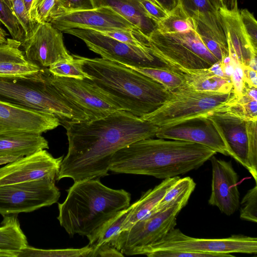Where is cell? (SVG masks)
<instances>
[{
	"label": "cell",
	"instance_id": "obj_1",
	"mask_svg": "<svg viewBox=\"0 0 257 257\" xmlns=\"http://www.w3.org/2000/svg\"><path fill=\"white\" fill-rule=\"evenodd\" d=\"M68 141L56 180L74 182L108 175L113 154L137 141L154 138L158 126L131 112L119 110L105 117L84 121H65Z\"/></svg>",
	"mask_w": 257,
	"mask_h": 257
},
{
	"label": "cell",
	"instance_id": "obj_16",
	"mask_svg": "<svg viewBox=\"0 0 257 257\" xmlns=\"http://www.w3.org/2000/svg\"><path fill=\"white\" fill-rule=\"evenodd\" d=\"M158 138L189 142L205 146L216 153L229 156L226 145L212 120L207 116L187 119L159 127Z\"/></svg>",
	"mask_w": 257,
	"mask_h": 257
},
{
	"label": "cell",
	"instance_id": "obj_10",
	"mask_svg": "<svg viewBox=\"0 0 257 257\" xmlns=\"http://www.w3.org/2000/svg\"><path fill=\"white\" fill-rule=\"evenodd\" d=\"M62 32L78 38L84 42L90 50L104 59L135 67H168L153 56L148 48L125 44L95 30L72 28L64 30Z\"/></svg>",
	"mask_w": 257,
	"mask_h": 257
},
{
	"label": "cell",
	"instance_id": "obj_50",
	"mask_svg": "<svg viewBox=\"0 0 257 257\" xmlns=\"http://www.w3.org/2000/svg\"><path fill=\"white\" fill-rule=\"evenodd\" d=\"M8 36H9V34L6 30L0 26V44H5L7 42L9 38Z\"/></svg>",
	"mask_w": 257,
	"mask_h": 257
},
{
	"label": "cell",
	"instance_id": "obj_26",
	"mask_svg": "<svg viewBox=\"0 0 257 257\" xmlns=\"http://www.w3.org/2000/svg\"><path fill=\"white\" fill-rule=\"evenodd\" d=\"M215 111L224 112L245 121H256V88L243 82L241 94L237 96L232 92L229 98Z\"/></svg>",
	"mask_w": 257,
	"mask_h": 257
},
{
	"label": "cell",
	"instance_id": "obj_6",
	"mask_svg": "<svg viewBox=\"0 0 257 257\" xmlns=\"http://www.w3.org/2000/svg\"><path fill=\"white\" fill-rule=\"evenodd\" d=\"M148 44L151 54L166 65L201 69L219 63L195 30L165 34L156 29L148 38Z\"/></svg>",
	"mask_w": 257,
	"mask_h": 257
},
{
	"label": "cell",
	"instance_id": "obj_29",
	"mask_svg": "<svg viewBox=\"0 0 257 257\" xmlns=\"http://www.w3.org/2000/svg\"><path fill=\"white\" fill-rule=\"evenodd\" d=\"M196 183L190 177L179 178L166 192L153 210L166 209L176 203H187Z\"/></svg>",
	"mask_w": 257,
	"mask_h": 257
},
{
	"label": "cell",
	"instance_id": "obj_49",
	"mask_svg": "<svg viewBox=\"0 0 257 257\" xmlns=\"http://www.w3.org/2000/svg\"><path fill=\"white\" fill-rule=\"evenodd\" d=\"M222 7L229 11L237 10V0H221Z\"/></svg>",
	"mask_w": 257,
	"mask_h": 257
},
{
	"label": "cell",
	"instance_id": "obj_53",
	"mask_svg": "<svg viewBox=\"0 0 257 257\" xmlns=\"http://www.w3.org/2000/svg\"><path fill=\"white\" fill-rule=\"evenodd\" d=\"M42 1H43V0H33V1L32 2V5H31V9H30V14H29L30 18L31 14L34 11V10L35 9V8L38 6V5Z\"/></svg>",
	"mask_w": 257,
	"mask_h": 257
},
{
	"label": "cell",
	"instance_id": "obj_27",
	"mask_svg": "<svg viewBox=\"0 0 257 257\" xmlns=\"http://www.w3.org/2000/svg\"><path fill=\"white\" fill-rule=\"evenodd\" d=\"M17 216H3L0 226V252L8 253L10 257H18L19 252L28 245Z\"/></svg>",
	"mask_w": 257,
	"mask_h": 257
},
{
	"label": "cell",
	"instance_id": "obj_45",
	"mask_svg": "<svg viewBox=\"0 0 257 257\" xmlns=\"http://www.w3.org/2000/svg\"><path fill=\"white\" fill-rule=\"evenodd\" d=\"M139 1L148 17L157 25L168 15V13L163 9L149 0H139Z\"/></svg>",
	"mask_w": 257,
	"mask_h": 257
},
{
	"label": "cell",
	"instance_id": "obj_9",
	"mask_svg": "<svg viewBox=\"0 0 257 257\" xmlns=\"http://www.w3.org/2000/svg\"><path fill=\"white\" fill-rule=\"evenodd\" d=\"M165 250L256 254L257 238L243 235L217 239L198 238L188 236L174 227L161 239L144 249L141 254Z\"/></svg>",
	"mask_w": 257,
	"mask_h": 257
},
{
	"label": "cell",
	"instance_id": "obj_47",
	"mask_svg": "<svg viewBox=\"0 0 257 257\" xmlns=\"http://www.w3.org/2000/svg\"><path fill=\"white\" fill-rule=\"evenodd\" d=\"M243 74V82L250 87L257 86L256 71L248 66L241 67Z\"/></svg>",
	"mask_w": 257,
	"mask_h": 257
},
{
	"label": "cell",
	"instance_id": "obj_33",
	"mask_svg": "<svg viewBox=\"0 0 257 257\" xmlns=\"http://www.w3.org/2000/svg\"><path fill=\"white\" fill-rule=\"evenodd\" d=\"M73 58L70 60H63L57 62L50 67V72L54 76L69 77L75 79H89L83 71L82 62L80 56L72 55Z\"/></svg>",
	"mask_w": 257,
	"mask_h": 257
},
{
	"label": "cell",
	"instance_id": "obj_46",
	"mask_svg": "<svg viewBox=\"0 0 257 257\" xmlns=\"http://www.w3.org/2000/svg\"><path fill=\"white\" fill-rule=\"evenodd\" d=\"M123 256L124 254L110 244H106L100 246L93 255V257H119Z\"/></svg>",
	"mask_w": 257,
	"mask_h": 257
},
{
	"label": "cell",
	"instance_id": "obj_34",
	"mask_svg": "<svg viewBox=\"0 0 257 257\" xmlns=\"http://www.w3.org/2000/svg\"><path fill=\"white\" fill-rule=\"evenodd\" d=\"M0 23L8 30L12 39L21 42L23 41L24 30L12 6L4 0H0Z\"/></svg>",
	"mask_w": 257,
	"mask_h": 257
},
{
	"label": "cell",
	"instance_id": "obj_2",
	"mask_svg": "<svg viewBox=\"0 0 257 257\" xmlns=\"http://www.w3.org/2000/svg\"><path fill=\"white\" fill-rule=\"evenodd\" d=\"M216 154L194 143L151 138L137 141L116 152L109 171L165 179L197 169Z\"/></svg>",
	"mask_w": 257,
	"mask_h": 257
},
{
	"label": "cell",
	"instance_id": "obj_55",
	"mask_svg": "<svg viewBox=\"0 0 257 257\" xmlns=\"http://www.w3.org/2000/svg\"><path fill=\"white\" fill-rule=\"evenodd\" d=\"M4 1H6L7 3H8L9 5H10L12 6L11 2L9 0H4Z\"/></svg>",
	"mask_w": 257,
	"mask_h": 257
},
{
	"label": "cell",
	"instance_id": "obj_51",
	"mask_svg": "<svg viewBox=\"0 0 257 257\" xmlns=\"http://www.w3.org/2000/svg\"><path fill=\"white\" fill-rule=\"evenodd\" d=\"M19 159L16 157H8L0 159V164H7Z\"/></svg>",
	"mask_w": 257,
	"mask_h": 257
},
{
	"label": "cell",
	"instance_id": "obj_44",
	"mask_svg": "<svg viewBox=\"0 0 257 257\" xmlns=\"http://www.w3.org/2000/svg\"><path fill=\"white\" fill-rule=\"evenodd\" d=\"M62 13L95 8L94 0H57Z\"/></svg>",
	"mask_w": 257,
	"mask_h": 257
},
{
	"label": "cell",
	"instance_id": "obj_7",
	"mask_svg": "<svg viewBox=\"0 0 257 257\" xmlns=\"http://www.w3.org/2000/svg\"><path fill=\"white\" fill-rule=\"evenodd\" d=\"M232 92L199 91L186 86L171 92L170 97L163 104L141 117L161 127L206 116L224 103Z\"/></svg>",
	"mask_w": 257,
	"mask_h": 257
},
{
	"label": "cell",
	"instance_id": "obj_20",
	"mask_svg": "<svg viewBox=\"0 0 257 257\" xmlns=\"http://www.w3.org/2000/svg\"><path fill=\"white\" fill-rule=\"evenodd\" d=\"M227 40L229 55L234 57L241 67L248 66L257 53L252 49L243 27L238 10L219 9Z\"/></svg>",
	"mask_w": 257,
	"mask_h": 257
},
{
	"label": "cell",
	"instance_id": "obj_54",
	"mask_svg": "<svg viewBox=\"0 0 257 257\" xmlns=\"http://www.w3.org/2000/svg\"><path fill=\"white\" fill-rule=\"evenodd\" d=\"M24 1L25 3V5L26 9L29 13V15L31 5H32L33 0H24Z\"/></svg>",
	"mask_w": 257,
	"mask_h": 257
},
{
	"label": "cell",
	"instance_id": "obj_18",
	"mask_svg": "<svg viewBox=\"0 0 257 257\" xmlns=\"http://www.w3.org/2000/svg\"><path fill=\"white\" fill-rule=\"evenodd\" d=\"M60 125L54 115L0 100V130L42 134Z\"/></svg>",
	"mask_w": 257,
	"mask_h": 257
},
{
	"label": "cell",
	"instance_id": "obj_21",
	"mask_svg": "<svg viewBox=\"0 0 257 257\" xmlns=\"http://www.w3.org/2000/svg\"><path fill=\"white\" fill-rule=\"evenodd\" d=\"M48 149V142L40 134L0 130V159L20 158Z\"/></svg>",
	"mask_w": 257,
	"mask_h": 257
},
{
	"label": "cell",
	"instance_id": "obj_52",
	"mask_svg": "<svg viewBox=\"0 0 257 257\" xmlns=\"http://www.w3.org/2000/svg\"><path fill=\"white\" fill-rule=\"evenodd\" d=\"M212 5L218 10L222 7L221 0H209Z\"/></svg>",
	"mask_w": 257,
	"mask_h": 257
},
{
	"label": "cell",
	"instance_id": "obj_23",
	"mask_svg": "<svg viewBox=\"0 0 257 257\" xmlns=\"http://www.w3.org/2000/svg\"><path fill=\"white\" fill-rule=\"evenodd\" d=\"M178 3L192 19L194 26H200L209 31L227 45L219 10L209 0H178Z\"/></svg>",
	"mask_w": 257,
	"mask_h": 257
},
{
	"label": "cell",
	"instance_id": "obj_22",
	"mask_svg": "<svg viewBox=\"0 0 257 257\" xmlns=\"http://www.w3.org/2000/svg\"><path fill=\"white\" fill-rule=\"evenodd\" d=\"M167 67L181 76L187 87L192 90L219 93L232 92L231 78L218 75L211 66L201 69H190L172 65Z\"/></svg>",
	"mask_w": 257,
	"mask_h": 257
},
{
	"label": "cell",
	"instance_id": "obj_37",
	"mask_svg": "<svg viewBox=\"0 0 257 257\" xmlns=\"http://www.w3.org/2000/svg\"><path fill=\"white\" fill-rule=\"evenodd\" d=\"M240 217L246 221L257 222V183L246 192L242 199Z\"/></svg>",
	"mask_w": 257,
	"mask_h": 257
},
{
	"label": "cell",
	"instance_id": "obj_3",
	"mask_svg": "<svg viewBox=\"0 0 257 257\" xmlns=\"http://www.w3.org/2000/svg\"><path fill=\"white\" fill-rule=\"evenodd\" d=\"M80 57L87 79L122 110L141 117L163 104L171 92L151 78L121 63Z\"/></svg>",
	"mask_w": 257,
	"mask_h": 257
},
{
	"label": "cell",
	"instance_id": "obj_40",
	"mask_svg": "<svg viewBox=\"0 0 257 257\" xmlns=\"http://www.w3.org/2000/svg\"><path fill=\"white\" fill-rule=\"evenodd\" d=\"M149 257H229L231 253H212L175 250H158L149 253Z\"/></svg>",
	"mask_w": 257,
	"mask_h": 257
},
{
	"label": "cell",
	"instance_id": "obj_12",
	"mask_svg": "<svg viewBox=\"0 0 257 257\" xmlns=\"http://www.w3.org/2000/svg\"><path fill=\"white\" fill-rule=\"evenodd\" d=\"M50 78L59 91L85 113L88 120L99 119L121 110L87 78L58 77L51 73Z\"/></svg>",
	"mask_w": 257,
	"mask_h": 257
},
{
	"label": "cell",
	"instance_id": "obj_31",
	"mask_svg": "<svg viewBox=\"0 0 257 257\" xmlns=\"http://www.w3.org/2000/svg\"><path fill=\"white\" fill-rule=\"evenodd\" d=\"M161 83L171 92L186 86L178 74L168 67H140L125 65Z\"/></svg>",
	"mask_w": 257,
	"mask_h": 257
},
{
	"label": "cell",
	"instance_id": "obj_32",
	"mask_svg": "<svg viewBox=\"0 0 257 257\" xmlns=\"http://www.w3.org/2000/svg\"><path fill=\"white\" fill-rule=\"evenodd\" d=\"M92 250V247L89 244L80 248H67L57 249H42L31 247L28 245L19 252L18 257H86L91 256Z\"/></svg>",
	"mask_w": 257,
	"mask_h": 257
},
{
	"label": "cell",
	"instance_id": "obj_28",
	"mask_svg": "<svg viewBox=\"0 0 257 257\" xmlns=\"http://www.w3.org/2000/svg\"><path fill=\"white\" fill-rule=\"evenodd\" d=\"M134 203L128 207L118 212L112 218L104 223L89 238V244L92 246L93 250L91 256L101 246L109 244L111 238L120 230L127 216L132 211Z\"/></svg>",
	"mask_w": 257,
	"mask_h": 257
},
{
	"label": "cell",
	"instance_id": "obj_24",
	"mask_svg": "<svg viewBox=\"0 0 257 257\" xmlns=\"http://www.w3.org/2000/svg\"><path fill=\"white\" fill-rule=\"evenodd\" d=\"M95 7H108L133 24L148 39L157 25L145 13L139 0H94Z\"/></svg>",
	"mask_w": 257,
	"mask_h": 257
},
{
	"label": "cell",
	"instance_id": "obj_43",
	"mask_svg": "<svg viewBox=\"0 0 257 257\" xmlns=\"http://www.w3.org/2000/svg\"><path fill=\"white\" fill-rule=\"evenodd\" d=\"M57 4V0H43L30 15V19L35 24L47 22L51 13Z\"/></svg>",
	"mask_w": 257,
	"mask_h": 257
},
{
	"label": "cell",
	"instance_id": "obj_17",
	"mask_svg": "<svg viewBox=\"0 0 257 257\" xmlns=\"http://www.w3.org/2000/svg\"><path fill=\"white\" fill-rule=\"evenodd\" d=\"M212 166L211 192L208 203L218 208L229 216L233 214L239 206L238 176L230 161L216 158L210 159Z\"/></svg>",
	"mask_w": 257,
	"mask_h": 257
},
{
	"label": "cell",
	"instance_id": "obj_38",
	"mask_svg": "<svg viewBox=\"0 0 257 257\" xmlns=\"http://www.w3.org/2000/svg\"><path fill=\"white\" fill-rule=\"evenodd\" d=\"M21 42L8 38L6 43L0 44V62H24L27 60L20 49Z\"/></svg>",
	"mask_w": 257,
	"mask_h": 257
},
{
	"label": "cell",
	"instance_id": "obj_14",
	"mask_svg": "<svg viewBox=\"0 0 257 257\" xmlns=\"http://www.w3.org/2000/svg\"><path fill=\"white\" fill-rule=\"evenodd\" d=\"M21 47L25 58L41 68L73 58L65 46L62 32L48 22L37 23L31 34L21 42Z\"/></svg>",
	"mask_w": 257,
	"mask_h": 257
},
{
	"label": "cell",
	"instance_id": "obj_35",
	"mask_svg": "<svg viewBox=\"0 0 257 257\" xmlns=\"http://www.w3.org/2000/svg\"><path fill=\"white\" fill-rule=\"evenodd\" d=\"M41 67L36 63L24 62H0V78L23 77L38 72Z\"/></svg>",
	"mask_w": 257,
	"mask_h": 257
},
{
	"label": "cell",
	"instance_id": "obj_5",
	"mask_svg": "<svg viewBox=\"0 0 257 257\" xmlns=\"http://www.w3.org/2000/svg\"><path fill=\"white\" fill-rule=\"evenodd\" d=\"M48 68L23 77L0 78V100L55 115L65 121H87L85 113L51 83Z\"/></svg>",
	"mask_w": 257,
	"mask_h": 257
},
{
	"label": "cell",
	"instance_id": "obj_36",
	"mask_svg": "<svg viewBox=\"0 0 257 257\" xmlns=\"http://www.w3.org/2000/svg\"><path fill=\"white\" fill-rule=\"evenodd\" d=\"M248 138V172L257 182V126L256 121H246Z\"/></svg>",
	"mask_w": 257,
	"mask_h": 257
},
{
	"label": "cell",
	"instance_id": "obj_8",
	"mask_svg": "<svg viewBox=\"0 0 257 257\" xmlns=\"http://www.w3.org/2000/svg\"><path fill=\"white\" fill-rule=\"evenodd\" d=\"M186 204L178 203L166 209L153 210L129 228L119 231L109 243L123 254H141L144 249L175 227L176 217Z\"/></svg>",
	"mask_w": 257,
	"mask_h": 257
},
{
	"label": "cell",
	"instance_id": "obj_39",
	"mask_svg": "<svg viewBox=\"0 0 257 257\" xmlns=\"http://www.w3.org/2000/svg\"><path fill=\"white\" fill-rule=\"evenodd\" d=\"M239 12L243 27L253 50L257 53V23L253 14L247 9Z\"/></svg>",
	"mask_w": 257,
	"mask_h": 257
},
{
	"label": "cell",
	"instance_id": "obj_15",
	"mask_svg": "<svg viewBox=\"0 0 257 257\" xmlns=\"http://www.w3.org/2000/svg\"><path fill=\"white\" fill-rule=\"evenodd\" d=\"M63 158L44 149L10 162L0 168V186L45 178L56 180Z\"/></svg>",
	"mask_w": 257,
	"mask_h": 257
},
{
	"label": "cell",
	"instance_id": "obj_48",
	"mask_svg": "<svg viewBox=\"0 0 257 257\" xmlns=\"http://www.w3.org/2000/svg\"><path fill=\"white\" fill-rule=\"evenodd\" d=\"M160 7L167 13L173 10L178 4V0H149Z\"/></svg>",
	"mask_w": 257,
	"mask_h": 257
},
{
	"label": "cell",
	"instance_id": "obj_30",
	"mask_svg": "<svg viewBox=\"0 0 257 257\" xmlns=\"http://www.w3.org/2000/svg\"><path fill=\"white\" fill-rule=\"evenodd\" d=\"M157 30L162 33H176L194 30L192 19L178 5L157 25Z\"/></svg>",
	"mask_w": 257,
	"mask_h": 257
},
{
	"label": "cell",
	"instance_id": "obj_42",
	"mask_svg": "<svg viewBox=\"0 0 257 257\" xmlns=\"http://www.w3.org/2000/svg\"><path fill=\"white\" fill-rule=\"evenodd\" d=\"M98 32L125 44L144 48H148V42L140 38L132 31L124 30H106Z\"/></svg>",
	"mask_w": 257,
	"mask_h": 257
},
{
	"label": "cell",
	"instance_id": "obj_25",
	"mask_svg": "<svg viewBox=\"0 0 257 257\" xmlns=\"http://www.w3.org/2000/svg\"><path fill=\"white\" fill-rule=\"evenodd\" d=\"M179 178L178 176L165 179L154 188L145 192L138 200L134 203V208L126 218L120 231L129 228L138 221L150 214L156 208L167 191Z\"/></svg>",
	"mask_w": 257,
	"mask_h": 257
},
{
	"label": "cell",
	"instance_id": "obj_4",
	"mask_svg": "<svg viewBox=\"0 0 257 257\" xmlns=\"http://www.w3.org/2000/svg\"><path fill=\"white\" fill-rule=\"evenodd\" d=\"M64 201L58 203L57 219L68 234L89 239L107 221L131 204V194L109 188L98 179L74 182Z\"/></svg>",
	"mask_w": 257,
	"mask_h": 257
},
{
	"label": "cell",
	"instance_id": "obj_11",
	"mask_svg": "<svg viewBox=\"0 0 257 257\" xmlns=\"http://www.w3.org/2000/svg\"><path fill=\"white\" fill-rule=\"evenodd\" d=\"M60 196L55 180L49 178L0 186V214L31 212L53 205Z\"/></svg>",
	"mask_w": 257,
	"mask_h": 257
},
{
	"label": "cell",
	"instance_id": "obj_13",
	"mask_svg": "<svg viewBox=\"0 0 257 257\" xmlns=\"http://www.w3.org/2000/svg\"><path fill=\"white\" fill-rule=\"evenodd\" d=\"M47 22L61 32L72 28L97 31L124 30L132 31L141 39L147 38L133 24L108 7L61 14L49 17Z\"/></svg>",
	"mask_w": 257,
	"mask_h": 257
},
{
	"label": "cell",
	"instance_id": "obj_19",
	"mask_svg": "<svg viewBox=\"0 0 257 257\" xmlns=\"http://www.w3.org/2000/svg\"><path fill=\"white\" fill-rule=\"evenodd\" d=\"M207 116L212 120L222 138L229 156L248 171L246 121L219 111H214Z\"/></svg>",
	"mask_w": 257,
	"mask_h": 257
},
{
	"label": "cell",
	"instance_id": "obj_41",
	"mask_svg": "<svg viewBox=\"0 0 257 257\" xmlns=\"http://www.w3.org/2000/svg\"><path fill=\"white\" fill-rule=\"evenodd\" d=\"M11 4L12 9L24 30L26 38L31 34L36 24L31 20L24 0H12Z\"/></svg>",
	"mask_w": 257,
	"mask_h": 257
}]
</instances>
